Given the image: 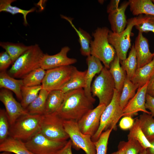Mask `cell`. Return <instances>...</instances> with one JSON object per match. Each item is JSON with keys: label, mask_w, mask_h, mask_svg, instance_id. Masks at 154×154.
Listing matches in <instances>:
<instances>
[{"label": "cell", "mask_w": 154, "mask_h": 154, "mask_svg": "<svg viewBox=\"0 0 154 154\" xmlns=\"http://www.w3.org/2000/svg\"><path fill=\"white\" fill-rule=\"evenodd\" d=\"M15 1V0H0V12H7L13 15L18 13L22 14L23 17L24 25L27 26L28 25L27 19V15L34 11L35 9V8H33L29 10H25L16 6L11 5V3Z\"/></svg>", "instance_id": "4dcf8cb0"}, {"label": "cell", "mask_w": 154, "mask_h": 154, "mask_svg": "<svg viewBox=\"0 0 154 154\" xmlns=\"http://www.w3.org/2000/svg\"><path fill=\"white\" fill-rule=\"evenodd\" d=\"M67 141L51 140L39 131L25 143L28 149L34 154H56Z\"/></svg>", "instance_id": "ba28073f"}, {"label": "cell", "mask_w": 154, "mask_h": 154, "mask_svg": "<svg viewBox=\"0 0 154 154\" xmlns=\"http://www.w3.org/2000/svg\"><path fill=\"white\" fill-rule=\"evenodd\" d=\"M136 17L135 27L142 33L152 32L154 33V16L140 15Z\"/></svg>", "instance_id": "d590c367"}, {"label": "cell", "mask_w": 154, "mask_h": 154, "mask_svg": "<svg viewBox=\"0 0 154 154\" xmlns=\"http://www.w3.org/2000/svg\"><path fill=\"white\" fill-rule=\"evenodd\" d=\"M115 89L114 81L109 70L104 67L91 85L92 96L98 98L99 105L106 106L112 100Z\"/></svg>", "instance_id": "8992f818"}, {"label": "cell", "mask_w": 154, "mask_h": 154, "mask_svg": "<svg viewBox=\"0 0 154 154\" xmlns=\"http://www.w3.org/2000/svg\"><path fill=\"white\" fill-rule=\"evenodd\" d=\"M11 153H12L9 152L3 151L1 153H0V154H11Z\"/></svg>", "instance_id": "681fc988"}, {"label": "cell", "mask_w": 154, "mask_h": 154, "mask_svg": "<svg viewBox=\"0 0 154 154\" xmlns=\"http://www.w3.org/2000/svg\"><path fill=\"white\" fill-rule=\"evenodd\" d=\"M0 46L10 56L13 63L31 46V45L26 46L21 43L9 42H0Z\"/></svg>", "instance_id": "f1b7e54d"}, {"label": "cell", "mask_w": 154, "mask_h": 154, "mask_svg": "<svg viewBox=\"0 0 154 154\" xmlns=\"http://www.w3.org/2000/svg\"><path fill=\"white\" fill-rule=\"evenodd\" d=\"M110 31L106 27H98L92 33L94 39L90 44L91 55L98 59L108 69L116 55L114 48L108 41Z\"/></svg>", "instance_id": "3957f363"}, {"label": "cell", "mask_w": 154, "mask_h": 154, "mask_svg": "<svg viewBox=\"0 0 154 154\" xmlns=\"http://www.w3.org/2000/svg\"><path fill=\"white\" fill-rule=\"evenodd\" d=\"M130 11L134 16L146 15L154 16V4L151 0H129Z\"/></svg>", "instance_id": "484cf974"}, {"label": "cell", "mask_w": 154, "mask_h": 154, "mask_svg": "<svg viewBox=\"0 0 154 154\" xmlns=\"http://www.w3.org/2000/svg\"><path fill=\"white\" fill-rule=\"evenodd\" d=\"M70 50L68 46L62 47L58 53L50 55L44 54L40 62V67L45 70L62 66L71 65L76 63L77 60L68 57L67 54Z\"/></svg>", "instance_id": "5bb4252c"}, {"label": "cell", "mask_w": 154, "mask_h": 154, "mask_svg": "<svg viewBox=\"0 0 154 154\" xmlns=\"http://www.w3.org/2000/svg\"><path fill=\"white\" fill-rule=\"evenodd\" d=\"M127 21L126 27L123 31L117 33L110 30L108 36L109 43L114 48L116 54L121 61L127 58V52L131 47L130 37L136 23V17L131 18Z\"/></svg>", "instance_id": "30bf717a"}, {"label": "cell", "mask_w": 154, "mask_h": 154, "mask_svg": "<svg viewBox=\"0 0 154 154\" xmlns=\"http://www.w3.org/2000/svg\"><path fill=\"white\" fill-rule=\"evenodd\" d=\"M50 91L42 88L37 98L25 109L31 115H43L46 100Z\"/></svg>", "instance_id": "4316f807"}, {"label": "cell", "mask_w": 154, "mask_h": 154, "mask_svg": "<svg viewBox=\"0 0 154 154\" xmlns=\"http://www.w3.org/2000/svg\"><path fill=\"white\" fill-rule=\"evenodd\" d=\"M152 1L153 2V3L154 4V0H152Z\"/></svg>", "instance_id": "f907efd6"}, {"label": "cell", "mask_w": 154, "mask_h": 154, "mask_svg": "<svg viewBox=\"0 0 154 154\" xmlns=\"http://www.w3.org/2000/svg\"><path fill=\"white\" fill-rule=\"evenodd\" d=\"M11 58L5 51H3L0 53V71H5L10 65L13 64Z\"/></svg>", "instance_id": "ab89813d"}, {"label": "cell", "mask_w": 154, "mask_h": 154, "mask_svg": "<svg viewBox=\"0 0 154 154\" xmlns=\"http://www.w3.org/2000/svg\"><path fill=\"white\" fill-rule=\"evenodd\" d=\"M146 94L154 98V74L148 82Z\"/></svg>", "instance_id": "f6af8a7d"}, {"label": "cell", "mask_w": 154, "mask_h": 154, "mask_svg": "<svg viewBox=\"0 0 154 154\" xmlns=\"http://www.w3.org/2000/svg\"><path fill=\"white\" fill-rule=\"evenodd\" d=\"M64 94L60 90L50 91L46 100L43 115H49L56 112L62 103Z\"/></svg>", "instance_id": "7402d4cb"}, {"label": "cell", "mask_w": 154, "mask_h": 154, "mask_svg": "<svg viewBox=\"0 0 154 154\" xmlns=\"http://www.w3.org/2000/svg\"><path fill=\"white\" fill-rule=\"evenodd\" d=\"M64 125L72 142V147L76 150L82 149L86 154H96V147L91 136L83 133L79 129L77 122L64 120Z\"/></svg>", "instance_id": "9c48e42d"}, {"label": "cell", "mask_w": 154, "mask_h": 154, "mask_svg": "<svg viewBox=\"0 0 154 154\" xmlns=\"http://www.w3.org/2000/svg\"><path fill=\"white\" fill-rule=\"evenodd\" d=\"M137 61V68L141 67L150 62L154 57V52L149 49L148 40L139 31L134 44Z\"/></svg>", "instance_id": "2e32d148"}, {"label": "cell", "mask_w": 154, "mask_h": 154, "mask_svg": "<svg viewBox=\"0 0 154 154\" xmlns=\"http://www.w3.org/2000/svg\"><path fill=\"white\" fill-rule=\"evenodd\" d=\"M121 66L126 72L127 76L131 80L137 68V61L135 49L133 44L127 58L121 61Z\"/></svg>", "instance_id": "1f68e13d"}, {"label": "cell", "mask_w": 154, "mask_h": 154, "mask_svg": "<svg viewBox=\"0 0 154 154\" xmlns=\"http://www.w3.org/2000/svg\"><path fill=\"white\" fill-rule=\"evenodd\" d=\"M154 74V57L151 61L143 66L137 68L131 81L142 87L149 80Z\"/></svg>", "instance_id": "d4e9b609"}, {"label": "cell", "mask_w": 154, "mask_h": 154, "mask_svg": "<svg viewBox=\"0 0 154 154\" xmlns=\"http://www.w3.org/2000/svg\"><path fill=\"white\" fill-rule=\"evenodd\" d=\"M60 16L67 21L76 32L79 37L81 54L87 57L90 55V44L92 40V37L90 34L81 28L77 29L72 23V18L63 15H60Z\"/></svg>", "instance_id": "44dd1931"}, {"label": "cell", "mask_w": 154, "mask_h": 154, "mask_svg": "<svg viewBox=\"0 0 154 154\" xmlns=\"http://www.w3.org/2000/svg\"><path fill=\"white\" fill-rule=\"evenodd\" d=\"M139 154H147L146 149H144Z\"/></svg>", "instance_id": "c3c4849f"}, {"label": "cell", "mask_w": 154, "mask_h": 154, "mask_svg": "<svg viewBox=\"0 0 154 154\" xmlns=\"http://www.w3.org/2000/svg\"><path fill=\"white\" fill-rule=\"evenodd\" d=\"M138 119L139 125L148 140L154 138V117L151 114L143 112Z\"/></svg>", "instance_id": "f546056e"}, {"label": "cell", "mask_w": 154, "mask_h": 154, "mask_svg": "<svg viewBox=\"0 0 154 154\" xmlns=\"http://www.w3.org/2000/svg\"><path fill=\"white\" fill-rule=\"evenodd\" d=\"M43 116L28 114L21 116L10 125L9 136L26 141L39 131Z\"/></svg>", "instance_id": "277c9868"}, {"label": "cell", "mask_w": 154, "mask_h": 154, "mask_svg": "<svg viewBox=\"0 0 154 154\" xmlns=\"http://www.w3.org/2000/svg\"><path fill=\"white\" fill-rule=\"evenodd\" d=\"M125 154H139L144 149L137 140L132 138L128 139V141H121Z\"/></svg>", "instance_id": "f35d334b"}, {"label": "cell", "mask_w": 154, "mask_h": 154, "mask_svg": "<svg viewBox=\"0 0 154 154\" xmlns=\"http://www.w3.org/2000/svg\"><path fill=\"white\" fill-rule=\"evenodd\" d=\"M46 71L40 67L30 72L22 79L23 86L29 87L41 85Z\"/></svg>", "instance_id": "836d02e7"}, {"label": "cell", "mask_w": 154, "mask_h": 154, "mask_svg": "<svg viewBox=\"0 0 154 154\" xmlns=\"http://www.w3.org/2000/svg\"><path fill=\"white\" fill-rule=\"evenodd\" d=\"M128 139L132 138L138 141L145 149L151 147V145L142 132L139 123L138 119L137 118L132 127L129 129Z\"/></svg>", "instance_id": "e575fe53"}, {"label": "cell", "mask_w": 154, "mask_h": 154, "mask_svg": "<svg viewBox=\"0 0 154 154\" xmlns=\"http://www.w3.org/2000/svg\"><path fill=\"white\" fill-rule=\"evenodd\" d=\"M151 147L146 149L147 154H154V138L148 140Z\"/></svg>", "instance_id": "bcb514c9"}, {"label": "cell", "mask_w": 154, "mask_h": 154, "mask_svg": "<svg viewBox=\"0 0 154 154\" xmlns=\"http://www.w3.org/2000/svg\"><path fill=\"white\" fill-rule=\"evenodd\" d=\"M106 106L98 105L85 114L77 122L79 129L83 134L94 135L98 130L101 115Z\"/></svg>", "instance_id": "7c38bea8"}, {"label": "cell", "mask_w": 154, "mask_h": 154, "mask_svg": "<svg viewBox=\"0 0 154 154\" xmlns=\"http://www.w3.org/2000/svg\"><path fill=\"white\" fill-rule=\"evenodd\" d=\"M86 72V70L79 71L75 67L70 79L60 90L65 93L70 91L84 89L85 85Z\"/></svg>", "instance_id": "cb8c5ba5"}, {"label": "cell", "mask_w": 154, "mask_h": 154, "mask_svg": "<svg viewBox=\"0 0 154 154\" xmlns=\"http://www.w3.org/2000/svg\"><path fill=\"white\" fill-rule=\"evenodd\" d=\"M38 44L31 45L12 64L9 71L13 78L22 79L28 73L40 67V62L44 54Z\"/></svg>", "instance_id": "7a4b0ae2"}, {"label": "cell", "mask_w": 154, "mask_h": 154, "mask_svg": "<svg viewBox=\"0 0 154 154\" xmlns=\"http://www.w3.org/2000/svg\"><path fill=\"white\" fill-rule=\"evenodd\" d=\"M0 151L15 154H34L28 149L25 142L9 136L0 143Z\"/></svg>", "instance_id": "ffe728a7"}, {"label": "cell", "mask_w": 154, "mask_h": 154, "mask_svg": "<svg viewBox=\"0 0 154 154\" xmlns=\"http://www.w3.org/2000/svg\"><path fill=\"white\" fill-rule=\"evenodd\" d=\"M139 87V85L133 83L126 77L119 100L120 105L122 109L125 108L130 100L134 96L136 90Z\"/></svg>", "instance_id": "83f0119b"}, {"label": "cell", "mask_w": 154, "mask_h": 154, "mask_svg": "<svg viewBox=\"0 0 154 154\" xmlns=\"http://www.w3.org/2000/svg\"><path fill=\"white\" fill-rule=\"evenodd\" d=\"M23 80L16 79L10 76L6 71L0 72V88L13 92L21 101L22 99L21 88L23 86Z\"/></svg>", "instance_id": "d6986e66"}, {"label": "cell", "mask_w": 154, "mask_h": 154, "mask_svg": "<svg viewBox=\"0 0 154 154\" xmlns=\"http://www.w3.org/2000/svg\"><path fill=\"white\" fill-rule=\"evenodd\" d=\"M145 107L150 110L151 115L154 117V98L147 94L146 96Z\"/></svg>", "instance_id": "b9f144b4"}, {"label": "cell", "mask_w": 154, "mask_h": 154, "mask_svg": "<svg viewBox=\"0 0 154 154\" xmlns=\"http://www.w3.org/2000/svg\"><path fill=\"white\" fill-rule=\"evenodd\" d=\"M113 130L109 129L102 132L98 139L94 142L96 154H107L108 141Z\"/></svg>", "instance_id": "8d00e7d4"}, {"label": "cell", "mask_w": 154, "mask_h": 154, "mask_svg": "<svg viewBox=\"0 0 154 154\" xmlns=\"http://www.w3.org/2000/svg\"><path fill=\"white\" fill-rule=\"evenodd\" d=\"M129 4L128 1H124L117 9L108 14V19L113 32L119 33L125 29L127 21L125 11Z\"/></svg>", "instance_id": "ac0fdd59"}, {"label": "cell", "mask_w": 154, "mask_h": 154, "mask_svg": "<svg viewBox=\"0 0 154 154\" xmlns=\"http://www.w3.org/2000/svg\"><path fill=\"white\" fill-rule=\"evenodd\" d=\"M121 93L115 89L112 101L106 106L101 115L99 128L91 137L94 142L98 139L103 132L109 129L117 130V124L120 119L123 116V109L119 104Z\"/></svg>", "instance_id": "5b68a950"}, {"label": "cell", "mask_w": 154, "mask_h": 154, "mask_svg": "<svg viewBox=\"0 0 154 154\" xmlns=\"http://www.w3.org/2000/svg\"><path fill=\"white\" fill-rule=\"evenodd\" d=\"M119 0H112L108 5L107 12L108 14L117 9L119 7Z\"/></svg>", "instance_id": "ee69618b"}, {"label": "cell", "mask_w": 154, "mask_h": 154, "mask_svg": "<svg viewBox=\"0 0 154 154\" xmlns=\"http://www.w3.org/2000/svg\"><path fill=\"white\" fill-rule=\"evenodd\" d=\"M10 126L5 110H0V143L9 136Z\"/></svg>", "instance_id": "74e56055"}, {"label": "cell", "mask_w": 154, "mask_h": 154, "mask_svg": "<svg viewBox=\"0 0 154 154\" xmlns=\"http://www.w3.org/2000/svg\"><path fill=\"white\" fill-rule=\"evenodd\" d=\"M135 121L132 116H124L120 121L119 126L122 130H129L133 125Z\"/></svg>", "instance_id": "60d3db41"}, {"label": "cell", "mask_w": 154, "mask_h": 154, "mask_svg": "<svg viewBox=\"0 0 154 154\" xmlns=\"http://www.w3.org/2000/svg\"><path fill=\"white\" fill-rule=\"evenodd\" d=\"M95 102L86 96L83 88L70 91L65 93L62 103L56 112L64 121L77 122L94 108Z\"/></svg>", "instance_id": "6da1fadb"}, {"label": "cell", "mask_w": 154, "mask_h": 154, "mask_svg": "<svg viewBox=\"0 0 154 154\" xmlns=\"http://www.w3.org/2000/svg\"><path fill=\"white\" fill-rule=\"evenodd\" d=\"M0 100L5 106L10 125L21 116L28 113L21 103L14 98L11 91L1 88L0 91Z\"/></svg>", "instance_id": "4fadbf2b"}, {"label": "cell", "mask_w": 154, "mask_h": 154, "mask_svg": "<svg viewBox=\"0 0 154 154\" xmlns=\"http://www.w3.org/2000/svg\"><path fill=\"white\" fill-rule=\"evenodd\" d=\"M75 66H62L46 70L42 86L49 91L60 90L69 80Z\"/></svg>", "instance_id": "8fae6325"}, {"label": "cell", "mask_w": 154, "mask_h": 154, "mask_svg": "<svg viewBox=\"0 0 154 154\" xmlns=\"http://www.w3.org/2000/svg\"><path fill=\"white\" fill-rule=\"evenodd\" d=\"M86 62L88 69L86 70L85 85L84 90L86 96L95 102L96 99L93 98L91 92L92 82L95 75L100 73L104 67L98 59L91 55L87 57Z\"/></svg>", "instance_id": "e0dca14e"}, {"label": "cell", "mask_w": 154, "mask_h": 154, "mask_svg": "<svg viewBox=\"0 0 154 154\" xmlns=\"http://www.w3.org/2000/svg\"><path fill=\"white\" fill-rule=\"evenodd\" d=\"M120 60L119 58L116 54L114 60L110 64L109 70L114 79L115 89L118 91L121 92L127 74L126 72L120 66Z\"/></svg>", "instance_id": "603a6c76"}, {"label": "cell", "mask_w": 154, "mask_h": 154, "mask_svg": "<svg viewBox=\"0 0 154 154\" xmlns=\"http://www.w3.org/2000/svg\"><path fill=\"white\" fill-rule=\"evenodd\" d=\"M42 88V85L35 86H23L21 88L22 99L21 104L25 110L37 97Z\"/></svg>", "instance_id": "d6a6232c"}, {"label": "cell", "mask_w": 154, "mask_h": 154, "mask_svg": "<svg viewBox=\"0 0 154 154\" xmlns=\"http://www.w3.org/2000/svg\"><path fill=\"white\" fill-rule=\"evenodd\" d=\"M64 121L56 112L43 115L39 131L51 140L57 141H67L69 137L65 130Z\"/></svg>", "instance_id": "52a82bcc"}, {"label": "cell", "mask_w": 154, "mask_h": 154, "mask_svg": "<svg viewBox=\"0 0 154 154\" xmlns=\"http://www.w3.org/2000/svg\"><path fill=\"white\" fill-rule=\"evenodd\" d=\"M110 154H125L124 148L121 141L119 143L118 150Z\"/></svg>", "instance_id": "7dc6e473"}, {"label": "cell", "mask_w": 154, "mask_h": 154, "mask_svg": "<svg viewBox=\"0 0 154 154\" xmlns=\"http://www.w3.org/2000/svg\"><path fill=\"white\" fill-rule=\"evenodd\" d=\"M72 142L70 139L68 141L65 146L56 154H72Z\"/></svg>", "instance_id": "7bdbcfd3"}, {"label": "cell", "mask_w": 154, "mask_h": 154, "mask_svg": "<svg viewBox=\"0 0 154 154\" xmlns=\"http://www.w3.org/2000/svg\"><path fill=\"white\" fill-rule=\"evenodd\" d=\"M149 82V81H148ZM148 82L142 87H139L134 96L123 109V116L137 115L139 112L151 114L145 107L146 90Z\"/></svg>", "instance_id": "9a60e30c"}]
</instances>
